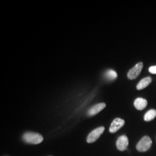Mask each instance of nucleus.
<instances>
[{"instance_id": "nucleus-12", "label": "nucleus", "mask_w": 156, "mask_h": 156, "mask_svg": "<svg viewBox=\"0 0 156 156\" xmlns=\"http://www.w3.org/2000/svg\"><path fill=\"white\" fill-rule=\"evenodd\" d=\"M149 71L152 74H156V66L150 67L149 68Z\"/></svg>"}, {"instance_id": "nucleus-6", "label": "nucleus", "mask_w": 156, "mask_h": 156, "mask_svg": "<svg viewBox=\"0 0 156 156\" xmlns=\"http://www.w3.org/2000/svg\"><path fill=\"white\" fill-rule=\"evenodd\" d=\"M128 137L126 135L120 136L117 140L116 146L117 149L120 151H124L127 149L128 146Z\"/></svg>"}, {"instance_id": "nucleus-8", "label": "nucleus", "mask_w": 156, "mask_h": 156, "mask_svg": "<svg viewBox=\"0 0 156 156\" xmlns=\"http://www.w3.org/2000/svg\"><path fill=\"white\" fill-rule=\"evenodd\" d=\"M134 106L138 110L142 111L144 109L147 105V101L142 98H138L134 101Z\"/></svg>"}, {"instance_id": "nucleus-3", "label": "nucleus", "mask_w": 156, "mask_h": 156, "mask_svg": "<svg viewBox=\"0 0 156 156\" xmlns=\"http://www.w3.org/2000/svg\"><path fill=\"white\" fill-rule=\"evenodd\" d=\"M105 131L104 127H100L93 130L87 136V142L88 143H93L98 140Z\"/></svg>"}, {"instance_id": "nucleus-5", "label": "nucleus", "mask_w": 156, "mask_h": 156, "mask_svg": "<svg viewBox=\"0 0 156 156\" xmlns=\"http://www.w3.org/2000/svg\"><path fill=\"white\" fill-rule=\"evenodd\" d=\"M125 124V121L120 118H116L112 123L109 128L111 133H115L118 130L123 127Z\"/></svg>"}, {"instance_id": "nucleus-4", "label": "nucleus", "mask_w": 156, "mask_h": 156, "mask_svg": "<svg viewBox=\"0 0 156 156\" xmlns=\"http://www.w3.org/2000/svg\"><path fill=\"white\" fill-rule=\"evenodd\" d=\"M144 64L142 62H140L136 64L133 68H131L127 73V77L130 80H133L137 78L140 75L143 68Z\"/></svg>"}, {"instance_id": "nucleus-9", "label": "nucleus", "mask_w": 156, "mask_h": 156, "mask_svg": "<svg viewBox=\"0 0 156 156\" xmlns=\"http://www.w3.org/2000/svg\"><path fill=\"white\" fill-rule=\"evenodd\" d=\"M151 77H146L142 79L136 85V89L138 90L144 89L147 87L151 82Z\"/></svg>"}, {"instance_id": "nucleus-1", "label": "nucleus", "mask_w": 156, "mask_h": 156, "mask_svg": "<svg viewBox=\"0 0 156 156\" xmlns=\"http://www.w3.org/2000/svg\"><path fill=\"white\" fill-rule=\"evenodd\" d=\"M23 140L27 144L37 145L41 144L43 141L44 138L38 133L27 132L23 135Z\"/></svg>"}, {"instance_id": "nucleus-7", "label": "nucleus", "mask_w": 156, "mask_h": 156, "mask_svg": "<svg viewBox=\"0 0 156 156\" xmlns=\"http://www.w3.org/2000/svg\"><path fill=\"white\" fill-rule=\"evenodd\" d=\"M106 107V104L102 102L100 104H97L91 108H90L89 110L87 112V115L89 116H93L100 112Z\"/></svg>"}, {"instance_id": "nucleus-10", "label": "nucleus", "mask_w": 156, "mask_h": 156, "mask_svg": "<svg viewBox=\"0 0 156 156\" xmlns=\"http://www.w3.org/2000/svg\"><path fill=\"white\" fill-rule=\"evenodd\" d=\"M156 117V111L155 109H151L145 113L144 120L146 122H150Z\"/></svg>"}, {"instance_id": "nucleus-2", "label": "nucleus", "mask_w": 156, "mask_h": 156, "mask_svg": "<svg viewBox=\"0 0 156 156\" xmlns=\"http://www.w3.org/2000/svg\"><path fill=\"white\" fill-rule=\"evenodd\" d=\"M152 145V140L148 136H144L136 145V148L140 152H145L151 148Z\"/></svg>"}, {"instance_id": "nucleus-11", "label": "nucleus", "mask_w": 156, "mask_h": 156, "mask_svg": "<svg viewBox=\"0 0 156 156\" xmlns=\"http://www.w3.org/2000/svg\"><path fill=\"white\" fill-rule=\"evenodd\" d=\"M105 76L107 79L110 80H115L117 78V74L116 72L114 70L109 69L105 73Z\"/></svg>"}]
</instances>
